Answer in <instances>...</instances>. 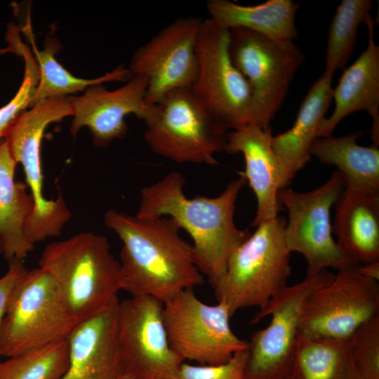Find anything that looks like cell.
Segmentation results:
<instances>
[{
    "instance_id": "603a6c76",
    "label": "cell",
    "mask_w": 379,
    "mask_h": 379,
    "mask_svg": "<svg viewBox=\"0 0 379 379\" xmlns=\"http://www.w3.org/2000/svg\"><path fill=\"white\" fill-rule=\"evenodd\" d=\"M299 4L291 0H268L244 6L229 0H208L209 18L227 29L242 28L274 40L298 37L295 18Z\"/></svg>"
},
{
    "instance_id": "484cf974",
    "label": "cell",
    "mask_w": 379,
    "mask_h": 379,
    "mask_svg": "<svg viewBox=\"0 0 379 379\" xmlns=\"http://www.w3.org/2000/svg\"><path fill=\"white\" fill-rule=\"evenodd\" d=\"M287 379H363L356 369L349 340L298 338Z\"/></svg>"
},
{
    "instance_id": "44dd1931",
    "label": "cell",
    "mask_w": 379,
    "mask_h": 379,
    "mask_svg": "<svg viewBox=\"0 0 379 379\" xmlns=\"http://www.w3.org/2000/svg\"><path fill=\"white\" fill-rule=\"evenodd\" d=\"M333 76L324 72L308 90L292 127L272 137V149L289 184L311 158V147L333 100Z\"/></svg>"
},
{
    "instance_id": "cb8c5ba5",
    "label": "cell",
    "mask_w": 379,
    "mask_h": 379,
    "mask_svg": "<svg viewBox=\"0 0 379 379\" xmlns=\"http://www.w3.org/2000/svg\"><path fill=\"white\" fill-rule=\"evenodd\" d=\"M355 131L343 136L317 138L310 154L319 161L334 165L343 176L345 187L379 191V149L357 142L362 135Z\"/></svg>"
},
{
    "instance_id": "8992f818",
    "label": "cell",
    "mask_w": 379,
    "mask_h": 379,
    "mask_svg": "<svg viewBox=\"0 0 379 379\" xmlns=\"http://www.w3.org/2000/svg\"><path fill=\"white\" fill-rule=\"evenodd\" d=\"M78 324L46 270H27L13 287L0 326V355L11 357L66 340Z\"/></svg>"
},
{
    "instance_id": "ba28073f",
    "label": "cell",
    "mask_w": 379,
    "mask_h": 379,
    "mask_svg": "<svg viewBox=\"0 0 379 379\" xmlns=\"http://www.w3.org/2000/svg\"><path fill=\"white\" fill-rule=\"evenodd\" d=\"M229 29L203 20L197 44L198 72L191 91L226 131L256 124L251 88L233 64Z\"/></svg>"
},
{
    "instance_id": "2e32d148",
    "label": "cell",
    "mask_w": 379,
    "mask_h": 379,
    "mask_svg": "<svg viewBox=\"0 0 379 379\" xmlns=\"http://www.w3.org/2000/svg\"><path fill=\"white\" fill-rule=\"evenodd\" d=\"M147 88L145 77L132 75L114 91L98 84L88 86L81 95H69L73 109L71 134L75 138L81 128L87 126L93 144L102 147L124 138L128 131L127 115L133 114L145 122L152 114V107L145 101Z\"/></svg>"
},
{
    "instance_id": "9c48e42d",
    "label": "cell",
    "mask_w": 379,
    "mask_h": 379,
    "mask_svg": "<svg viewBox=\"0 0 379 379\" xmlns=\"http://www.w3.org/2000/svg\"><path fill=\"white\" fill-rule=\"evenodd\" d=\"M345 187L343 176L335 171L326 182L312 191H279V201L288 213L285 242L291 253H300L305 258L306 277L328 268L340 270L359 264L340 250L332 235L331 209Z\"/></svg>"
},
{
    "instance_id": "e0dca14e",
    "label": "cell",
    "mask_w": 379,
    "mask_h": 379,
    "mask_svg": "<svg viewBox=\"0 0 379 379\" xmlns=\"http://www.w3.org/2000/svg\"><path fill=\"white\" fill-rule=\"evenodd\" d=\"M271 128L248 124L231 131L227 135L224 151L230 154L241 153L245 170L239 172L253 192L257 201L256 214L251 223H260L278 215L281 206L279 191L289 185L283 167L272 147Z\"/></svg>"
},
{
    "instance_id": "6da1fadb",
    "label": "cell",
    "mask_w": 379,
    "mask_h": 379,
    "mask_svg": "<svg viewBox=\"0 0 379 379\" xmlns=\"http://www.w3.org/2000/svg\"><path fill=\"white\" fill-rule=\"evenodd\" d=\"M239 174V178L230 181L215 197L187 198L183 190L185 178L176 171L141 190L136 216L170 218L185 230L192 239L195 264L213 288L223 277L232 253L250 235L248 230L239 229L234 220L237 197L246 183Z\"/></svg>"
},
{
    "instance_id": "4fadbf2b",
    "label": "cell",
    "mask_w": 379,
    "mask_h": 379,
    "mask_svg": "<svg viewBox=\"0 0 379 379\" xmlns=\"http://www.w3.org/2000/svg\"><path fill=\"white\" fill-rule=\"evenodd\" d=\"M378 315V281L361 276L354 267L340 270L305 300L298 336L349 340L361 325Z\"/></svg>"
},
{
    "instance_id": "f1b7e54d",
    "label": "cell",
    "mask_w": 379,
    "mask_h": 379,
    "mask_svg": "<svg viewBox=\"0 0 379 379\" xmlns=\"http://www.w3.org/2000/svg\"><path fill=\"white\" fill-rule=\"evenodd\" d=\"M7 52H12L22 57L25 70L22 82L12 100L0 108V142L19 116L29 107L39 81V70L30 47L23 43L20 36H13L8 41Z\"/></svg>"
},
{
    "instance_id": "5bb4252c",
    "label": "cell",
    "mask_w": 379,
    "mask_h": 379,
    "mask_svg": "<svg viewBox=\"0 0 379 379\" xmlns=\"http://www.w3.org/2000/svg\"><path fill=\"white\" fill-rule=\"evenodd\" d=\"M164 303L148 295L119 301L117 335L122 375L134 379H171L184 361L171 348Z\"/></svg>"
},
{
    "instance_id": "277c9868",
    "label": "cell",
    "mask_w": 379,
    "mask_h": 379,
    "mask_svg": "<svg viewBox=\"0 0 379 379\" xmlns=\"http://www.w3.org/2000/svg\"><path fill=\"white\" fill-rule=\"evenodd\" d=\"M282 216L258 225L232 253L223 277L213 288L230 316L251 307L264 308L285 287L291 273V252L284 239Z\"/></svg>"
},
{
    "instance_id": "d6a6232c",
    "label": "cell",
    "mask_w": 379,
    "mask_h": 379,
    "mask_svg": "<svg viewBox=\"0 0 379 379\" xmlns=\"http://www.w3.org/2000/svg\"><path fill=\"white\" fill-rule=\"evenodd\" d=\"M354 269L359 274L366 278L376 281H379V260L358 264L354 266Z\"/></svg>"
},
{
    "instance_id": "7402d4cb",
    "label": "cell",
    "mask_w": 379,
    "mask_h": 379,
    "mask_svg": "<svg viewBox=\"0 0 379 379\" xmlns=\"http://www.w3.org/2000/svg\"><path fill=\"white\" fill-rule=\"evenodd\" d=\"M17 163L5 140L0 142V236L3 254L10 263L22 261L33 248L25 238V225L32 213L33 197L26 182L15 180Z\"/></svg>"
},
{
    "instance_id": "4dcf8cb0",
    "label": "cell",
    "mask_w": 379,
    "mask_h": 379,
    "mask_svg": "<svg viewBox=\"0 0 379 379\" xmlns=\"http://www.w3.org/2000/svg\"><path fill=\"white\" fill-rule=\"evenodd\" d=\"M247 358L248 350H244L222 364L194 366L183 362L171 379H246Z\"/></svg>"
},
{
    "instance_id": "ac0fdd59",
    "label": "cell",
    "mask_w": 379,
    "mask_h": 379,
    "mask_svg": "<svg viewBox=\"0 0 379 379\" xmlns=\"http://www.w3.org/2000/svg\"><path fill=\"white\" fill-rule=\"evenodd\" d=\"M118 297L79 323L67 338L69 367L60 379H119Z\"/></svg>"
},
{
    "instance_id": "9a60e30c",
    "label": "cell",
    "mask_w": 379,
    "mask_h": 379,
    "mask_svg": "<svg viewBox=\"0 0 379 379\" xmlns=\"http://www.w3.org/2000/svg\"><path fill=\"white\" fill-rule=\"evenodd\" d=\"M203 19L175 20L133 54L129 70L147 80L145 101L154 105L171 91L191 88L198 72L197 44Z\"/></svg>"
},
{
    "instance_id": "f546056e",
    "label": "cell",
    "mask_w": 379,
    "mask_h": 379,
    "mask_svg": "<svg viewBox=\"0 0 379 379\" xmlns=\"http://www.w3.org/2000/svg\"><path fill=\"white\" fill-rule=\"evenodd\" d=\"M354 366L363 379H379V315L361 325L350 338Z\"/></svg>"
},
{
    "instance_id": "30bf717a",
    "label": "cell",
    "mask_w": 379,
    "mask_h": 379,
    "mask_svg": "<svg viewBox=\"0 0 379 379\" xmlns=\"http://www.w3.org/2000/svg\"><path fill=\"white\" fill-rule=\"evenodd\" d=\"M334 274L324 270L287 286L251 320V324L271 316L265 328L254 332L248 343L246 379H287L293 362L302 305L310 294L329 283Z\"/></svg>"
},
{
    "instance_id": "8fae6325",
    "label": "cell",
    "mask_w": 379,
    "mask_h": 379,
    "mask_svg": "<svg viewBox=\"0 0 379 379\" xmlns=\"http://www.w3.org/2000/svg\"><path fill=\"white\" fill-rule=\"evenodd\" d=\"M229 34L231 60L253 92L256 125L268 128L305 55L293 41L274 40L242 28L229 29Z\"/></svg>"
},
{
    "instance_id": "52a82bcc",
    "label": "cell",
    "mask_w": 379,
    "mask_h": 379,
    "mask_svg": "<svg viewBox=\"0 0 379 379\" xmlns=\"http://www.w3.org/2000/svg\"><path fill=\"white\" fill-rule=\"evenodd\" d=\"M152 107L144 138L152 152L177 163L218 164L227 131L191 88L171 91Z\"/></svg>"
},
{
    "instance_id": "836d02e7",
    "label": "cell",
    "mask_w": 379,
    "mask_h": 379,
    "mask_svg": "<svg viewBox=\"0 0 379 379\" xmlns=\"http://www.w3.org/2000/svg\"><path fill=\"white\" fill-rule=\"evenodd\" d=\"M3 253V241L0 236V254Z\"/></svg>"
},
{
    "instance_id": "83f0119b",
    "label": "cell",
    "mask_w": 379,
    "mask_h": 379,
    "mask_svg": "<svg viewBox=\"0 0 379 379\" xmlns=\"http://www.w3.org/2000/svg\"><path fill=\"white\" fill-rule=\"evenodd\" d=\"M68 367L66 339L0 361V379H60Z\"/></svg>"
},
{
    "instance_id": "7a4b0ae2",
    "label": "cell",
    "mask_w": 379,
    "mask_h": 379,
    "mask_svg": "<svg viewBox=\"0 0 379 379\" xmlns=\"http://www.w3.org/2000/svg\"><path fill=\"white\" fill-rule=\"evenodd\" d=\"M104 221L123 242L122 290L165 303L180 291L204 283L192 244L182 239L173 219L140 218L111 209Z\"/></svg>"
},
{
    "instance_id": "4316f807",
    "label": "cell",
    "mask_w": 379,
    "mask_h": 379,
    "mask_svg": "<svg viewBox=\"0 0 379 379\" xmlns=\"http://www.w3.org/2000/svg\"><path fill=\"white\" fill-rule=\"evenodd\" d=\"M371 0H343L330 25L325 55V72L343 69L354 51L360 24L371 18Z\"/></svg>"
},
{
    "instance_id": "7c38bea8",
    "label": "cell",
    "mask_w": 379,
    "mask_h": 379,
    "mask_svg": "<svg viewBox=\"0 0 379 379\" xmlns=\"http://www.w3.org/2000/svg\"><path fill=\"white\" fill-rule=\"evenodd\" d=\"M230 317L224 302L205 304L193 288L164 303L163 319L171 348L183 361L200 365L222 364L235 352L248 350V341L233 333Z\"/></svg>"
},
{
    "instance_id": "3957f363",
    "label": "cell",
    "mask_w": 379,
    "mask_h": 379,
    "mask_svg": "<svg viewBox=\"0 0 379 379\" xmlns=\"http://www.w3.org/2000/svg\"><path fill=\"white\" fill-rule=\"evenodd\" d=\"M39 266L51 275L64 308L77 324L101 310L122 290L120 262L102 235L81 232L51 242Z\"/></svg>"
},
{
    "instance_id": "d6986e66",
    "label": "cell",
    "mask_w": 379,
    "mask_h": 379,
    "mask_svg": "<svg viewBox=\"0 0 379 379\" xmlns=\"http://www.w3.org/2000/svg\"><path fill=\"white\" fill-rule=\"evenodd\" d=\"M375 22L371 18L368 41L364 51L342 74L333 89L335 107L328 118L321 121L318 138L331 135L339 122L357 111H366L373 118L372 126H379V46L374 39Z\"/></svg>"
},
{
    "instance_id": "e575fe53",
    "label": "cell",
    "mask_w": 379,
    "mask_h": 379,
    "mask_svg": "<svg viewBox=\"0 0 379 379\" xmlns=\"http://www.w3.org/2000/svg\"><path fill=\"white\" fill-rule=\"evenodd\" d=\"M119 379H134L130 376L126 375H121Z\"/></svg>"
},
{
    "instance_id": "5b68a950",
    "label": "cell",
    "mask_w": 379,
    "mask_h": 379,
    "mask_svg": "<svg viewBox=\"0 0 379 379\" xmlns=\"http://www.w3.org/2000/svg\"><path fill=\"white\" fill-rule=\"evenodd\" d=\"M72 115L68 96L44 100L22 112L4 138L13 158L23 168L33 197V211L24 228L25 238L33 245L59 236L72 216L61 194L55 199L44 196L40 149L46 128Z\"/></svg>"
},
{
    "instance_id": "ffe728a7",
    "label": "cell",
    "mask_w": 379,
    "mask_h": 379,
    "mask_svg": "<svg viewBox=\"0 0 379 379\" xmlns=\"http://www.w3.org/2000/svg\"><path fill=\"white\" fill-rule=\"evenodd\" d=\"M335 206L340 250L359 264L379 260V191L345 187Z\"/></svg>"
},
{
    "instance_id": "1f68e13d",
    "label": "cell",
    "mask_w": 379,
    "mask_h": 379,
    "mask_svg": "<svg viewBox=\"0 0 379 379\" xmlns=\"http://www.w3.org/2000/svg\"><path fill=\"white\" fill-rule=\"evenodd\" d=\"M27 270L22 261L14 260L9 263L7 272L0 278V326L5 313L9 294L18 279ZM0 355V361H1Z\"/></svg>"
},
{
    "instance_id": "d4e9b609",
    "label": "cell",
    "mask_w": 379,
    "mask_h": 379,
    "mask_svg": "<svg viewBox=\"0 0 379 379\" xmlns=\"http://www.w3.org/2000/svg\"><path fill=\"white\" fill-rule=\"evenodd\" d=\"M29 20L22 31L32 44L31 49L33 51L39 70V84L29 107L44 100L69 96L79 91L84 92L91 85L108 81H127L131 78L132 74L129 69H126L122 65L102 77L93 79L76 77L56 61L54 55L59 49V43L56 40L54 39L48 40L43 51L36 48Z\"/></svg>"
}]
</instances>
